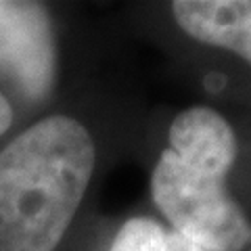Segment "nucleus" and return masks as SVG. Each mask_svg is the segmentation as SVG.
Here are the masks:
<instances>
[{
    "instance_id": "1",
    "label": "nucleus",
    "mask_w": 251,
    "mask_h": 251,
    "mask_svg": "<svg viewBox=\"0 0 251 251\" xmlns=\"http://www.w3.org/2000/svg\"><path fill=\"white\" fill-rule=\"evenodd\" d=\"M97 149L67 115H49L0 151V251H54L88 191Z\"/></svg>"
},
{
    "instance_id": "2",
    "label": "nucleus",
    "mask_w": 251,
    "mask_h": 251,
    "mask_svg": "<svg viewBox=\"0 0 251 251\" xmlns=\"http://www.w3.org/2000/svg\"><path fill=\"white\" fill-rule=\"evenodd\" d=\"M237 151L222 115L191 107L172 122L170 147L153 170V201L174 232L211 251H241L251 243V222L226 188Z\"/></svg>"
},
{
    "instance_id": "3",
    "label": "nucleus",
    "mask_w": 251,
    "mask_h": 251,
    "mask_svg": "<svg viewBox=\"0 0 251 251\" xmlns=\"http://www.w3.org/2000/svg\"><path fill=\"white\" fill-rule=\"evenodd\" d=\"M54 74V36L44 6L0 0V86L38 103L50 92Z\"/></svg>"
},
{
    "instance_id": "4",
    "label": "nucleus",
    "mask_w": 251,
    "mask_h": 251,
    "mask_svg": "<svg viewBox=\"0 0 251 251\" xmlns=\"http://www.w3.org/2000/svg\"><path fill=\"white\" fill-rule=\"evenodd\" d=\"M172 15L197 42L226 49L251 65V0H178Z\"/></svg>"
},
{
    "instance_id": "5",
    "label": "nucleus",
    "mask_w": 251,
    "mask_h": 251,
    "mask_svg": "<svg viewBox=\"0 0 251 251\" xmlns=\"http://www.w3.org/2000/svg\"><path fill=\"white\" fill-rule=\"evenodd\" d=\"M168 230L151 218L128 220L111 243L109 251H166Z\"/></svg>"
},
{
    "instance_id": "6",
    "label": "nucleus",
    "mask_w": 251,
    "mask_h": 251,
    "mask_svg": "<svg viewBox=\"0 0 251 251\" xmlns=\"http://www.w3.org/2000/svg\"><path fill=\"white\" fill-rule=\"evenodd\" d=\"M11 124H13V105H11L9 97H4V94L0 92V136L11 128Z\"/></svg>"
},
{
    "instance_id": "7",
    "label": "nucleus",
    "mask_w": 251,
    "mask_h": 251,
    "mask_svg": "<svg viewBox=\"0 0 251 251\" xmlns=\"http://www.w3.org/2000/svg\"><path fill=\"white\" fill-rule=\"evenodd\" d=\"M224 77L222 75H220V74H211L209 77H207V80H205V86H207V88L211 90V92H218V90H222L224 88Z\"/></svg>"
}]
</instances>
